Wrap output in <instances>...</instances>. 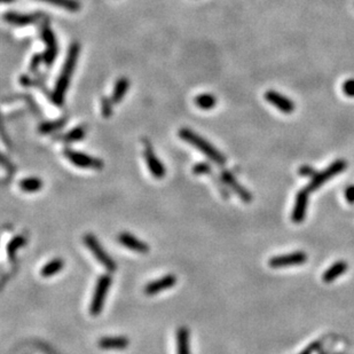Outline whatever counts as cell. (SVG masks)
Here are the masks:
<instances>
[{
	"instance_id": "obj_22",
	"label": "cell",
	"mask_w": 354,
	"mask_h": 354,
	"mask_svg": "<svg viewBox=\"0 0 354 354\" xmlns=\"http://www.w3.org/2000/svg\"><path fill=\"white\" fill-rule=\"evenodd\" d=\"M130 88V81L126 77H121L118 78V81L115 84L113 95H111V100H113L114 103H119L123 100V97L125 96L126 92Z\"/></svg>"
},
{
	"instance_id": "obj_15",
	"label": "cell",
	"mask_w": 354,
	"mask_h": 354,
	"mask_svg": "<svg viewBox=\"0 0 354 354\" xmlns=\"http://www.w3.org/2000/svg\"><path fill=\"white\" fill-rule=\"evenodd\" d=\"M221 178H222V181L225 182L226 185L244 202V203H250L252 201V195L249 193V190L245 189L244 187L237 181L235 177H234L232 173L228 171H222Z\"/></svg>"
},
{
	"instance_id": "obj_14",
	"label": "cell",
	"mask_w": 354,
	"mask_h": 354,
	"mask_svg": "<svg viewBox=\"0 0 354 354\" xmlns=\"http://www.w3.org/2000/svg\"><path fill=\"white\" fill-rule=\"evenodd\" d=\"M117 241L123 247L128 248L134 252H139V254H147V252L149 251V245H148L146 242L140 240V238L135 237L131 233L123 232L118 234Z\"/></svg>"
},
{
	"instance_id": "obj_35",
	"label": "cell",
	"mask_w": 354,
	"mask_h": 354,
	"mask_svg": "<svg viewBox=\"0 0 354 354\" xmlns=\"http://www.w3.org/2000/svg\"><path fill=\"white\" fill-rule=\"evenodd\" d=\"M1 1H2L3 3H8V2H13V1H15V0H1Z\"/></svg>"
},
{
	"instance_id": "obj_28",
	"label": "cell",
	"mask_w": 354,
	"mask_h": 354,
	"mask_svg": "<svg viewBox=\"0 0 354 354\" xmlns=\"http://www.w3.org/2000/svg\"><path fill=\"white\" fill-rule=\"evenodd\" d=\"M44 62V57H43V54H35L31 59L30 67H29V71L32 72V74H36V71L38 70L41 63Z\"/></svg>"
},
{
	"instance_id": "obj_9",
	"label": "cell",
	"mask_w": 354,
	"mask_h": 354,
	"mask_svg": "<svg viewBox=\"0 0 354 354\" xmlns=\"http://www.w3.org/2000/svg\"><path fill=\"white\" fill-rule=\"evenodd\" d=\"M143 156H144V160H146L147 166H148V169H149L151 176L156 179L164 178L166 175L165 166L160 161V158L155 155L153 148H151L149 143L144 144Z\"/></svg>"
},
{
	"instance_id": "obj_32",
	"label": "cell",
	"mask_w": 354,
	"mask_h": 354,
	"mask_svg": "<svg viewBox=\"0 0 354 354\" xmlns=\"http://www.w3.org/2000/svg\"><path fill=\"white\" fill-rule=\"evenodd\" d=\"M345 200L348 201V203L354 204V185L349 186L345 189Z\"/></svg>"
},
{
	"instance_id": "obj_33",
	"label": "cell",
	"mask_w": 354,
	"mask_h": 354,
	"mask_svg": "<svg viewBox=\"0 0 354 354\" xmlns=\"http://www.w3.org/2000/svg\"><path fill=\"white\" fill-rule=\"evenodd\" d=\"M299 175L301 176H304V177H312L315 175V171L310 168V166L309 165H304L302 166L301 169H299Z\"/></svg>"
},
{
	"instance_id": "obj_17",
	"label": "cell",
	"mask_w": 354,
	"mask_h": 354,
	"mask_svg": "<svg viewBox=\"0 0 354 354\" xmlns=\"http://www.w3.org/2000/svg\"><path fill=\"white\" fill-rule=\"evenodd\" d=\"M349 268V265L346 264L344 260H339V262H336L334 265H331L329 268H328L326 272L323 273L322 280L326 283H331L334 282L336 279H338L339 276H342L346 270Z\"/></svg>"
},
{
	"instance_id": "obj_5",
	"label": "cell",
	"mask_w": 354,
	"mask_h": 354,
	"mask_svg": "<svg viewBox=\"0 0 354 354\" xmlns=\"http://www.w3.org/2000/svg\"><path fill=\"white\" fill-rule=\"evenodd\" d=\"M346 166H348V164H346V162L344 160L335 161L334 163L328 166L327 169H324L323 171L315 173V175L313 176L312 180H310L309 186H307V189L310 191H314L317 188H320V187L323 186L328 180L334 178V177L344 171Z\"/></svg>"
},
{
	"instance_id": "obj_1",
	"label": "cell",
	"mask_w": 354,
	"mask_h": 354,
	"mask_svg": "<svg viewBox=\"0 0 354 354\" xmlns=\"http://www.w3.org/2000/svg\"><path fill=\"white\" fill-rule=\"evenodd\" d=\"M79 50H81V46L77 42L72 43L68 50L66 61H64L62 70L57 78L55 88L52 92V97L50 101L57 107H62L64 104V99H66V94L69 88L71 76L74 74L76 64H77Z\"/></svg>"
},
{
	"instance_id": "obj_6",
	"label": "cell",
	"mask_w": 354,
	"mask_h": 354,
	"mask_svg": "<svg viewBox=\"0 0 354 354\" xmlns=\"http://www.w3.org/2000/svg\"><path fill=\"white\" fill-rule=\"evenodd\" d=\"M42 38L45 43L46 49L43 53V57H44V63L47 67H50L55 61L57 56V52H59V47H57L56 37L54 32L49 27L48 20L45 21L42 25Z\"/></svg>"
},
{
	"instance_id": "obj_3",
	"label": "cell",
	"mask_w": 354,
	"mask_h": 354,
	"mask_svg": "<svg viewBox=\"0 0 354 354\" xmlns=\"http://www.w3.org/2000/svg\"><path fill=\"white\" fill-rule=\"evenodd\" d=\"M111 281H113V279H111V276L108 275V274L101 275L99 279H97L94 294H93L91 304H89V314H91V315L97 316L102 312L104 302H106L108 295V290H109L111 285Z\"/></svg>"
},
{
	"instance_id": "obj_31",
	"label": "cell",
	"mask_w": 354,
	"mask_h": 354,
	"mask_svg": "<svg viewBox=\"0 0 354 354\" xmlns=\"http://www.w3.org/2000/svg\"><path fill=\"white\" fill-rule=\"evenodd\" d=\"M36 83H37V81H36V79H32L30 76H28V75H22L20 77V84L24 86V88H31V86H36Z\"/></svg>"
},
{
	"instance_id": "obj_19",
	"label": "cell",
	"mask_w": 354,
	"mask_h": 354,
	"mask_svg": "<svg viewBox=\"0 0 354 354\" xmlns=\"http://www.w3.org/2000/svg\"><path fill=\"white\" fill-rule=\"evenodd\" d=\"M86 132H88V128H86V125H78V126H76L75 129H71L70 131L64 133V134L55 136L54 139L63 140L64 142H68V143L76 142V141H79V140L84 139L86 135Z\"/></svg>"
},
{
	"instance_id": "obj_2",
	"label": "cell",
	"mask_w": 354,
	"mask_h": 354,
	"mask_svg": "<svg viewBox=\"0 0 354 354\" xmlns=\"http://www.w3.org/2000/svg\"><path fill=\"white\" fill-rule=\"evenodd\" d=\"M179 138L183 141L188 142L190 146H193L203 153L208 158H210L212 162H215L218 165H223L226 163V157L217 149L215 146H212L208 140H205L203 136L197 134L196 132L191 131L190 129L182 128L179 130Z\"/></svg>"
},
{
	"instance_id": "obj_11",
	"label": "cell",
	"mask_w": 354,
	"mask_h": 354,
	"mask_svg": "<svg viewBox=\"0 0 354 354\" xmlns=\"http://www.w3.org/2000/svg\"><path fill=\"white\" fill-rule=\"evenodd\" d=\"M176 283L177 276L173 275V274H168V275H164L160 277V279L150 281L149 283H147L143 288V292L147 296H154L160 294L163 290L171 289L172 287H175Z\"/></svg>"
},
{
	"instance_id": "obj_4",
	"label": "cell",
	"mask_w": 354,
	"mask_h": 354,
	"mask_svg": "<svg viewBox=\"0 0 354 354\" xmlns=\"http://www.w3.org/2000/svg\"><path fill=\"white\" fill-rule=\"evenodd\" d=\"M84 243L94 258L106 268L108 272H115L117 269V265L115 260L107 254V251L99 243L96 237L93 234H86L84 236Z\"/></svg>"
},
{
	"instance_id": "obj_24",
	"label": "cell",
	"mask_w": 354,
	"mask_h": 354,
	"mask_svg": "<svg viewBox=\"0 0 354 354\" xmlns=\"http://www.w3.org/2000/svg\"><path fill=\"white\" fill-rule=\"evenodd\" d=\"M194 102L202 110H211L216 107L217 97L210 93H202L195 97Z\"/></svg>"
},
{
	"instance_id": "obj_7",
	"label": "cell",
	"mask_w": 354,
	"mask_h": 354,
	"mask_svg": "<svg viewBox=\"0 0 354 354\" xmlns=\"http://www.w3.org/2000/svg\"><path fill=\"white\" fill-rule=\"evenodd\" d=\"M64 156H66L71 164L81 169H92V170H101L103 168V161L100 158L89 156V155L82 153V151L72 150L67 148L63 150Z\"/></svg>"
},
{
	"instance_id": "obj_10",
	"label": "cell",
	"mask_w": 354,
	"mask_h": 354,
	"mask_svg": "<svg viewBox=\"0 0 354 354\" xmlns=\"http://www.w3.org/2000/svg\"><path fill=\"white\" fill-rule=\"evenodd\" d=\"M265 100L283 114H291L295 111V103L288 96L273 89L265 93Z\"/></svg>"
},
{
	"instance_id": "obj_26",
	"label": "cell",
	"mask_w": 354,
	"mask_h": 354,
	"mask_svg": "<svg viewBox=\"0 0 354 354\" xmlns=\"http://www.w3.org/2000/svg\"><path fill=\"white\" fill-rule=\"evenodd\" d=\"M25 242H27V240H25L22 235H17L15 237H13L12 240L8 242V244H7V254H8V258L13 259L15 257L17 250L23 247Z\"/></svg>"
},
{
	"instance_id": "obj_18",
	"label": "cell",
	"mask_w": 354,
	"mask_h": 354,
	"mask_svg": "<svg viewBox=\"0 0 354 354\" xmlns=\"http://www.w3.org/2000/svg\"><path fill=\"white\" fill-rule=\"evenodd\" d=\"M177 354H190L189 330L186 327H180L177 331Z\"/></svg>"
},
{
	"instance_id": "obj_8",
	"label": "cell",
	"mask_w": 354,
	"mask_h": 354,
	"mask_svg": "<svg viewBox=\"0 0 354 354\" xmlns=\"http://www.w3.org/2000/svg\"><path fill=\"white\" fill-rule=\"evenodd\" d=\"M307 262V255L303 251H296L292 254L276 256L269 259L268 265L272 268H283V267L301 266Z\"/></svg>"
},
{
	"instance_id": "obj_25",
	"label": "cell",
	"mask_w": 354,
	"mask_h": 354,
	"mask_svg": "<svg viewBox=\"0 0 354 354\" xmlns=\"http://www.w3.org/2000/svg\"><path fill=\"white\" fill-rule=\"evenodd\" d=\"M39 1L48 2L50 5L59 6L61 8L69 10V12H78L82 7L79 0H39Z\"/></svg>"
},
{
	"instance_id": "obj_16",
	"label": "cell",
	"mask_w": 354,
	"mask_h": 354,
	"mask_svg": "<svg viewBox=\"0 0 354 354\" xmlns=\"http://www.w3.org/2000/svg\"><path fill=\"white\" fill-rule=\"evenodd\" d=\"M130 345V341L125 336H106L97 341V346L102 350H113V351H122V350L128 349Z\"/></svg>"
},
{
	"instance_id": "obj_21",
	"label": "cell",
	"mask_w": 354,
	"mask_h": 354,
	"mask_svg": "<svg viewBox=\"0 0 354 354\" xmlns=\"http://www.w3.org/2000/svg\"><path fill=\"white\" fill-rule=\"evenodd\" d=\"M64 267V262L61 258H54L49 260L47 264H45L41 269V275L43 277H50L56 275L57 273L61 272Z\"/></svg>"
},
{
	"instance_id": "obj_23",
	"label": "cell",
	"mask_w": 354,
	"mask_h": 354,
	"mask_svg": "<svg viewBox=\"0 0 354 354\" xmlns=\"http://www.w3.org/2000/svg\"><path fill=\"white\" fill-rule=\"evenodd\" d=\"M19 186L25 193H37L43 188L44 183H43L42 179L37 178V177H29V178L21 180Z\"/></svg>"
},
{
	"instance_id": "obj_13",
	"label": "cell",
	"mask_w": 354,
	"mask_h": 354,
	"mask_svg": "<svg viewBox=\"0 0 354 354\" xmlns=\"http://www.w3.org/2000/svg\"><path fill=\"white\" fill-rule=\"evenodd\" d=\"M42 16V13L21 14L16 12H7L3 14V20H5L7 23L15 25V27H27V25L37 22V21L41 20Z\"/></svg>"
},
{
	"instance_id": "obj_34",
	"label": "cell",
	"mask_w": 354,
	"mask_h": 354,
	"mask_svg": "<svg viewBox=\"0 0 354 354\" xmlns=\"http://www.w3.org/2000/svg\"><path fill=\"white\" fill-rule=\"evenodd\" d=\"M317 346H319V343H313V344L309 345V348L305 349L304 351L301 352L299 354H312L317 349Z\"/></svg>"
},
{
	"instance_id": "obj_12",
	"label": "cell",
	"mask_w": 354,
	"mask_h": 354,
	"mask_svg": "<svg viewBox=\"0 0 354 354\" xmlns=\"http://www.w3.org/2000/svg\"><path fill=\"white\" fill-rule=\"evenodd\" d=\"M309 193L310 190L306 188L299 190L296 195L295 207L291 213V220L295 223H301L305 220L307 205H309Z\"/></svg>"
},
{
	"instance_id": "obj_29",
	"label": "cell",
	"mask_w": 354,
	"mask_h": 354,
	"mask_svg": "<svg viewBox=\"0 0 354 354\" xmlns=\"http://www.w3.org/2000/svg\"><path fill=\"white\" fill-rule=\"evenodd\" d=\"M210 171L211 166L204 162H200L193 166V172L195 175H205V173H210Z\"/></svg>"
},
{
	"instance_id": "obj_27",
	"label": "cell",
	"mask_w": 354,
	"mask_h": 354,
	"mask_svg": "<svg viewBox=\"0 0 354 354\" xmlns=\"http://www.w3.org/2000/svg\"><path fill=\"white\" fill-rule=\"evenodd\" d=\"M113 100L111 97L103 95L101 97V113H102L104 118H109L113 115Z\"/></svg>"
},
{
	"instance_id": "obj_30",
	"label": "cell",
	"mask_w": 354,
	"mask_h": 354,
	"mask_svg": "<svg viewBox=\"0 0 354 354\" xmlns=\"http://www.w3.org/2000/svg\"><path fill=\"white\" fill-rule=\"evenodd\" d=\"M343 92L349 97H354V79H348L343 84Z\"/></svg>"
},
{
	"instance_id": "obj_20",
	"label": "cell",
	"mask_w": 354,
	"mask_h": 354,
	"mask_svg": "<svg viewBox=\"0 0 354 354\" xmlns=\"http://www.w3.org/2000/svg\"><path fill=\"white\" fill-rule=\"evenodd\" d=\"M68 123V117L67 116H62L59 119H55V121H50V122H44L39 125L38 128V132L41 134H49V133H53L55 131H59L63 128Z\"/></svg>"
}]
</instances>
